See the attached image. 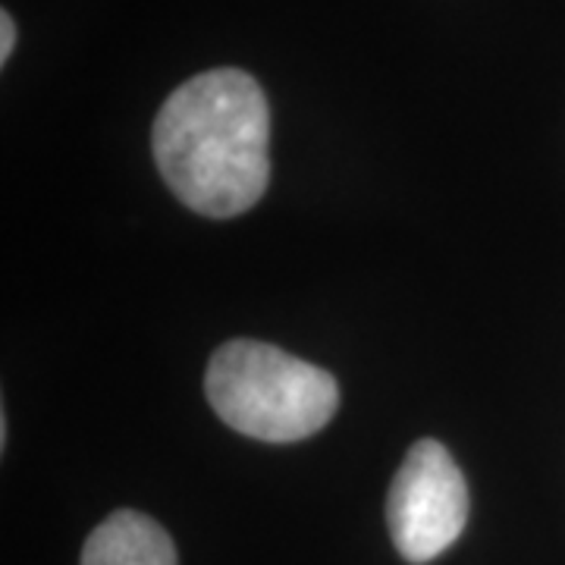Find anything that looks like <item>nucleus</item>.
Masks as SVG:
<instances>
[{
	"mask_svg": "<svg viewBox=\"0 0 565 565\" xmlns=\"http://www.w3.org/2000/svg\"><path fill=\"white\" fill-rule=\"evenodd\" d=\"M13 47H17V22H13V17L3 10V13H0V63L10 61Z\"/></svg>",
	"mask_w": 565,
	"mask_h": 565,
	"instance_id": "39448f33",
	"label": "nucleus"
},
{
	"mask_svg": "<svg viewBox=\"0 0 565 565\" xmlns=\"http://www.w3.org/2000/svg\"><path fill=\"white\" fill-rule=\"evenodd\" d=\"M82 565H177V546L154 519L120 509L88 534Z\"/></svg>",
	"mask_w": 565,
	"mask_h": 565,
	"instance_id": "20e7f679",
	"label": "nucleus"
},
{
	"mask_svg": "<svg viewBox=\"0 0 565 565\" xmlns=\"http://www.w3.org/2000/svg\"><path fill=\"white\" fill-rule=\"evenodd\" d=\"M270 110L243 70L199 73L163 102L151 132L163 182L204 217H236L262 202L270 180Z\"/></svg>",
	"mask_w": 565,
	"mask_h": 565,
	"instance_id": "f257e3e1",
	"label": "nucleus"
},
{
	"mask_svg": "<svg viewBox=\"0 0 565 565\" xmlns=\"http://www.w3.org/2000/svg\"><path fill=\"white\" fill-rule=\"evenodd\" d=\"M204 393L223 424L264 444L308 440L340 408L330 371L258 340L223 343L211 355Z\"/></svg>",
	"mask_w": 565,
	"mask_h": 565,
	"instance_id": "f03ea898",
	"label": "nucleus"
},
{
	"mask_svg": "<svg viewBox=\"0 0 565 565\" xmlns=\"http://www.w3.org/2000/svg\"><path fill=\"white\" fill-rule=\"evenodd\" d=\"M390 537L408 563L437 559L468 525V484L440 440L424 437L408 449L386 497Z\"/></svg>",
	"mask_w": 565,
	"mask_h": 565,
	"instance_id": "7ed1b4c3",
	"label": "nucleus"
}]
</instances>
